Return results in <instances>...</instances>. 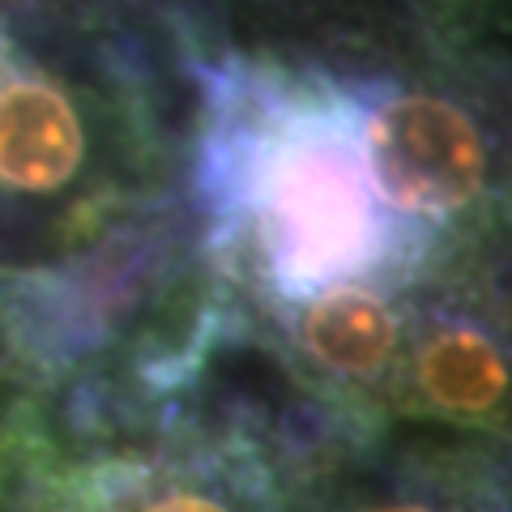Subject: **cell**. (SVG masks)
<instances>
[{"mask_svg":"<svg viewBox=\"0 0 512 512\" xmlns=\"http://www.w3.org/2000/svg\"><path fill=\"white\" fill-rule=\"evenodd\" d=\"M295 333L303 350L329 372L367 376L389 359L397 342V320L380 295L363 291V286H333L303 303Z\"/></svg>","mask_w":512,"mask_h":512,"instance_id":"obj_5","label":"cell"},{"mask_svg":"<svg viewBox=\"0 0 512 512\" xmlns=\"http://www.w3.org/2000/svg\"><path fill=\"white\" fill-rule=\"evenodd\" d=\"M73 363L43 299L0 274V491L47 419V389Z\"/></svg>","mask_w":512,"mask_h":512,"instance_id":"obj_4","label":"cell"},{"mask_svg":"<svg viewBox=\"0 0 512 512\" xmlns=\"http://www.w3.org/2000/svg\"><path fill=\"white\" fill-rule=\"evenodd\" d=\"M380 201L410 218H440L483 188L487 150L474 120L440 94L397 90L359 116Z\"/></svg>","mask_w":512,"mask_h":512,"instance_id":"obj_3","label":"cell"},{"mask_svg":"<svg viewBox=\"0 0 512 512\" xmlns=\"http://www.w3.org/2000/svg\"><path fill=\"white\" fill-rule=\"evenodd\" d=\"M419 384L448 414H483L508 389V363L478 329H444L423 346Z\"/></svg>","mask_w":512,"mask_h":512,"instance_id":"obj_6","label":"cell"},{"mask_svg":"<svg viewBox=\"0 0 512 512\" xmlns=\"http://www.w3.org/2000/svg\"><path fill=\"white\" fill-rule=\"evenodd\" d=\"M60 0H0V274L94 342L77 261L116 197L103 175V116L60 52Z\"/></svg>","mask_w":512,"mask_h":512,"instance_id":"obj_2","label":"cell"},{"mask_svg":"<svg viewBox=\"0 0 512 512\" xmlns=\"http://www.w3.org/2000/svg\"><path fill=\"white\" fill-rule=\"evenodd\" d=\"M197 197L214 252L278 299L350 286L389 252L359 107L269 64L231 60L205 77Z\"/></svg>","mask_w":512,"mask_h":512,"instance_id":"obj_1","label":"cell"},{"mask_svg":"<svg viewBox=\"0 0 512 512\" xmlns=\"http://www.w3.org/2000/svg\"><path fill=\"white\" fill-rule=\"evenodd\" d=\"M359 512H444L440 504L423 500V495H393V500H380V504H367Z\"/></svg>","mask_w":512,"mask_h":512,"instance_id":"obj_7","label":"cell"}]
</instances>
